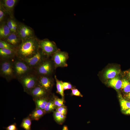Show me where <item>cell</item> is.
I'll return each mask as SVG.
<instances>
[{"label": "cell", "instance_id": "cell-22", "mask_svg": "<svg viewBox=\"0 0 130 130\" xmlns=\"http://www.w3.org/2000/svg\"><path fill=\"white\" fill-rule=\"evenodd\" d=\"M32 120L28 116L23 119L21 124L20 127L25 130H31Z\"/></svg>", "mask_w": 130, "mask_h": 130}, {"label": "cell", "instance_id": "cell-30", "mask_svg": "<svg viewBox=\"0 0 130 130\" xmlns=\"http://www.w3.org/2000/svg\"><path fill=\"white\" fill-rule=\"evenodd\" d=\"M56 111L65 115L67 113L66 108L64 106L57 107Z\"/></svg>", "mask_w": 130, "mask_h": 130}, {"label": "cell", "instance_id": "cell-27", "mask_svg": "<svg viewBox=\"0 0 130 130\" xmlns=\"http://www.w3.org/2000/svg\"><path fill=\"white\" fill-rule=\"evenodd\" d=\"M56 107L53 101H48L44 110L46 113L49 112L53 110Z\"/></svg>", "mask_w": 130, "mask_h": 130}, {"label": "cell", "instance_id": "cell-1", "mask_svg": "<svg viewBox=\"0 0 130 130\" xmlns=\"http://www.w3.org/2000/svg\"><path fill=\"white\" fill-rule=\"evenodd\" d=\"M39 40L34 37L22 41L16 49V56L21 59L33 57L39 49Z\"/></svg>", "mask_w": 130, "mask_h": 130}, {"label": "cell", "instance_id": "cell-20", "mask_svg": "<svg viewBox=\"0 0 130 130\" xmlns=\"http://www.w3.org/2000/svg\"><path fill=\"white\" fill-rule=\"evenodd\" d=\"M108 83L109 85L115 89L118 90L121 87L122 81L117 77H115L109 80Z\"/></svg>", "mask_w": 130, "mask_h": 130}, {"label": "cell", "instance_id": "cell-9", "mask_svg": "<svg viewBox=\"0 0 130 130\" xmlns=\"http://www.w3.org/2000/svg\"><path fill=\"white\" fill-rule=\"evenodd\" d=\"M17 34L22 41L34 37L33 30L30 27L22 23L18 24Z\"/></svg>", "mask_w": 130, "mask_h": 130}, {"label": "cell", "instance_id": "cell-6", "mask_svg": "<svg viewBox=\"0 0 130 130\" xmlns=\"http://www.w3.org/2000/svg\"><path fill=\"white\" fill-rule=\"evenodd\" d=\"M56 69L58 67H67V61L69 58L68 53L61 51L59 49L55 52L50 57Z\"/></svg>", "mask_w": 130, "mask_h": 130}, {"label": "cell", "instance_id": "cell-8", "mask_svg": "<svg viewBox=\"0 0 130 130\" xmlns=\"http://www.w3.org/2000/svg\"><path fill=\"white\" fill-rule=\"evenodd\" d=\"M47 58L39 48L36 54L29 58L22 59L29 66L34 69Z\"/></svg>", "mask_w": 130, "mask_h": 130}, {"label": "cell", "instance_id": "cell-23", "mask_svg": "<svg viewBox=\"0 0 130 130\" xmlns=\"http://www.w3.org/2000/svg\"><path fill=\"white\" fill-rule=\"evenodd\" d=\"M0 48H5L14 51L16 52V49L12 45L5 40H0Z\"/></svg>", "mask_w": 130, "mask_h": 130}, {"label": "cell", "instance_id": "cell-10", "mask_svg": "<svg viewBox=\"0 0 130 130\" xmlns=\"http://www.w3.org/2000/svg\"><path fill=\"white\" fill-rule=\"evenodd\" d=\"M38 76L37 84L49 93L54 84V78L52 76Z\"/></svg>", "mask_w": 130, "mask_h": 130}, {"label": "cell", "instance_id": "cell-5", "mask_svg": "<svg viewBox=\"0 0 130 130\" xmlns=\"http://www.w3.org/2000/svg\"><path fill=\"white\" fill-rule=\"evenodd\" d=\"M38 76L34 72L18 79L23 88L24 91L29 94L38 84Z\"/></svg>", "mask_w": 130, "mask_h": 130}, {"label": "cell", "instance_id": "cell-34", "mask_svg": "<svg viewBox=\"0 0 130 130\" xmlns=\"http://www.w3.org/2000/svg\"><path fill=\"white\" fill-rule=\"evenodd\" d=\"M125 113L127 114H130V109L126 111Z\"/></svg>", "mask_w": 130, "mask_h": 130}, {"label": "cell", "instance_id": "cell-24", "mask_svg": "<svg viewBox=\"0 0 130 130\" xmlns=\"http://www.w3.org/2000/svg\"><path fill=\"white\" fill-rule=\"evenodd\" d=\"M120 102L121 110L123 111H126L130 109V102L127 101L120 97Z\"/></svg>", "mask_w": 130, "mask_h": 130}, {"label": "cell", "instance_id": "cell-16", "mask_svg": "<svg viewBox=\"0 0 130 130\" xmlns=\"http://www.w3.org/2000/svg\"><path fill=\"white\" fill-rule=\"evenodd\" d=\"M46 113L44 110L37 108L29 115L32 120L38 121Z\"/></svg>", "mask_w": 130, "mask_h": 130}, {"label": "cell", "instance_id": "cell-29", "mask_svg": "<svg viewBox=\"0 0 130 130\" xmlns=\"http://www.w3.org/2000/svg\"><path fill=\"white\" fill-rule=\"evenodd\" d=\"M6 13L1 5L0 3V22L2 23L4 19L6 14Z\"/></svg>", "mask_w": 130, "mask_h": 130}, {"label": "cell", "instance_id": "cell-4", "mask_svg": "<svg viewBox=\"0 0 130 130\" xmlns=\"http://www.w3.org/2000/svg\"><path fill=\"white\" fill-rule=\"evenodd\" d=\"M13 59L0 60V76L5 78L8 82L16 78L13 67Z\"/></svg>", "mask_w": 130, "mask_h": 130}, {"label": "cell", "instance_id": "cell-14", "mask_svg": "<svg viewBox=\"0 0 130 130\" xmlns=\"http://www.w3.org/2000/svg\"><path fill=\"white\" fill-rule=\"evenodd\" d=\"M16 56L15 52L5 48H0V60L12 59Z\"/></svg>", "mask_w": 130, "mask_h": 130}, {"label": "cell", "instance_id": "cell-7", "mask_svg": "<svg viewBox=\"0 0 130 130\" xmlns=\"http://www.w3.org/2000/svg\"><path fill=\"white\" fill-rule=\"evenodd\" d=\"M39 47L43 53L48 58H50L58 49L54 42L47 39L39 40Z\"/></svg>", "mask_w": 130, "mask_h": 130}, {"label": "cell", "instance_id": "cell-3", "mask_svg": "<svg viewBox=\"0 0 130 130\" xmlns=\"http://www.w3.org/2000/svg\"><path fill=\"white\" fill-rule=\"evenodd\" d=\"M56 69L50 57L46 58L33 70L38 76H52Z\"/></svg>", "mask_w": 130, "mask_h": 130}, {"label": "cell", "instance_id": "cell-18", "mask_svg": "<svg viewBox=\"0 0 130 130\" xmlns=\"http://www.w3.org/2000/svg\"><path fill=\"white\" fill-rule=\"evenodd\" d=\"M47 98V97L43 98L34 100L36 106V108L44 110L48 101Z\"/></svg>", "mask_w": 130, "mask_h": 130}, {"label": "cell", "instance_id": "cell-15", "mask_svg": "<svg viewBox=\"0 0 130 130\" xmlns=\"http://www.w3.org/2000/svg\"><path fill=\"white\" fill-rule=\"evenodd\" d=\"M6 23L3 22L0 24V40H4L11 33Z\"/></svg>", "mask_w": 130, "mask_h": 130}, {"label": "cell", "instance_id": "cell-25", "mask_svg": "<svg viewBox=\"0 0 130 130\" xmlns=\"http://www.w3.org/2000/svg\"><path fill=\"white\" fill-rule=\"evenodd\" d=\"M54 117L55 121L58 123L61 124L64 121L65 115L56 111L54 113Z\"/></svg>", "mask_w": 130, "mask_h": 130}, {"label": "cell", "instance_id": "cell-28", "mask_svg": "<svg viewBox=\"0 0 130 130\" xmlns=\"http://www.w3.org/2000/svg\"><path fill=\"white\" fill-rule=\"evenodd\" d=\"M53 102L57 107L64 106V101L63 99L54 98Z\"/></svg>", "mask_w": 130, "mask_h": 130}, {"label": "cell", "instance_id": "cell-33", "mask_svg": "<svg viewBox=\"0 0 130 130\" xmlns=\"http://www.w3.org/2000/svg\"><path fill=\"white\" fill-rule=\"evenodd\" d=\"M6 130H18L16 124L14 123L6 128Z\"/></svg>", "mask_w": 130, "mask_h": 130}, {"label": "cell", "instance_id": "cell-26", "mask_svg": "<svg viewBox=\"0 0 130 130\" xmlns=\"http://www.w3.org/2000/svg\"><path fill=\"white\" fill-rule=\"evenodd\" d=\"M121 88L124 92H130V83L127 80L124 79L122 81Z\"/></svg>", "mask_w": 130, "mask_h": 130}, {"label": "cell", "instance_id": "cell-35", "mask_svg": "<svg viewBox=\"0 0 130 130\" xmlns=\"http://www.w3.org/2000/svg\"><path fill=\"white\" fill-rule=\"evenodd\" d=\"M62 130H68V127L67 126H64L63 127Z\"/></svg>", "mask_w": 130, "mask_h": 130}, {"label": "cell", "instance_id": "cell-21", "mask_svg": "<svg viewBox=\"0 0 130 130\" xmlns=\"http://www.w3.org/2000/svg\"><path fill=\"white\" fill-rule=\"evenodd\" d=\"M54 78L56 83L57 92L63 98L64 96L63 82L61 80H58L56 75L54 76Z\"/></svg>", "mask_w": 130, "mask_h": 130}, {"label": "cell", "instance_id": "cell-36", "mask_svg": "<svg viewBox=\"0 0 130 130\" xmlns=\"http://www.w3.org/2000/svg\"><path fill=\"white\" fill-rule=\"evenodd\" d=\"M127 97L128 98L130 99V92L128 94L127 96Z\"/></svg>", "mask_w": 130, "mask_h": 130}, {"label": "cell", "instance_id": "cell-12", "mask_svg": "<svg viewBox=\"0 0 130 130\" xmlns=\"http://www.w3.org/2000/svg\"><path fill=\"white\" fill-rule=\"evenodd\" d=\"M49 93L43 88L37 84L31 90L29 94L32 96L34 100L39 98L46 97Z\"/></svg>", "mask_w": 130, "mask_h": 130}, {"label": "cell", "instance_id": "cell-32", "mask_svg": "<svg viewBox=\"0 0 130 130\" xmlns=\"http://www.w3.org/2000/svg\"><path fill=\"white\" fill-rule=\"evenodd\" d=\"M63 86L64 90L68 89H72L73 88L72 85L69 82H63Z\"/></svg>", "mask_w": 130, "mask_h": 130}, {"label": "cell", "instance_id": "cell-17", "mask_svg": "<svg viewBox=\"0 0 130 130\" xmlns=\"http://www.w3.org/2000/svg\"><path fill=\"white\" fill-rule=\"evenodd\" d=\"M120 71L116 68H111L108 69L104 74V77L105 79H112L119 74Z\"/></svg>", "mask_w": 130, "mask_h": 130}, {"label": "cell", "instance_id": "cell-13", "mask_svg": "<svg viewBox=\"0 0 130 130\" xmlns=\"http://www.w3.org/2000/svg\"><path fill=\"white\" fill-rule=\"evenodd\" d=\"M5 40L12 45L16 49L22 42L17 33L12 32L7 36Z\"/></svg>", "mask_w": 130, "mask_h": 130}, {"label": "cell", "instance_id": "cell-11", "mask_svg": "<svg viewBox=\"0 0 130 130\" xmlns=\"http://www.w3.org/2000/svg\"><path fill=\"white\" fill-rule=\"evenodd\" d=\"M18 1L17 0H0V3L1 5L7 14L10 18H13V10L14 7Z\"/></svg>", "mask_w": 130, "mask_h": 130}, {"label": "cell", "instance_id": "cell-37", "mask_svg": "<svg viewBox=\"0 0 130 130\" xmlns=\"http://www.w3.org/2000/svg\"><path fill=\"white\" fill-rule=\"evenodd\" d=\"M128 75L129 78H130V71L128 72Z\"/></svg>", "mask_w": 130, "mask_h": 130}, {"label": "cell", "instance_id": "cell-2", "mask_svg": "<svg viewBox=\"0 0 130 130\" xmlns=\"http://www.w3.org/2000/svg\"><path fill=\"white\" fill-rule=\"evenodd\" d=\"M13 67L16 78L17 80L34 72L33 69L29 66L22 59L16 56L13 59Z\"/></svg>", "mask_w": 130, "mask_h": 130}, {"label": "cell", "instance_id": "cell-31", "mask_svg": "<svg viewBox=\"0 0 130 130\" xmlns=\"http://www.w3.org/2000/svg\"><path fill=\"white\" fill-rule=\"evenodd\" d=\"M71 90V94L72 95L82 97V95L77 89L73 88Z\"/></svg>", "mask_w": 130, "mask_h": 130}, {"label": "cell", "instance_id": "cell-19", "mask_svg": "<svg viewBox=\"0 0 130 130\" xmlns=\"http://www.w3.org/2000/svg\"><path fill=\"white\" fill-rule=\"evenodd\" d=\"M6 23L11 32L17 33L18 24L14 18H10L7 20Z\"/></svg>", "mask_w": 130, "mask_h": 130}]
</instances>
